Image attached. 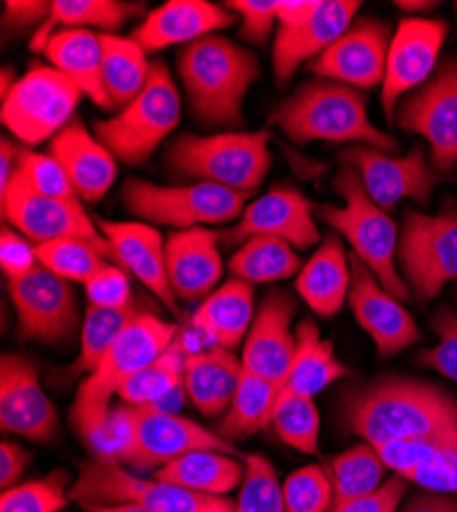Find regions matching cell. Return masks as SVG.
Here are the masks:
<instances>
[{
    "label": "cell",
    "mask_w": 457,
    "mask_h": 512,
    "mask_svg": "<svg viewBox=\"0 0 457 512\" xmlns=\"http://www.w3.org/2000/svg\"><path fill=\"white\" fill-rule=\"evenodd\" d=\"M345 422L369 445L457 437V400L431 381L386 375L345 398Z\"/></svg>",
    "instance_id": "obj_1"
},
{
    "label": "cell",
    "mask_w": 457,
    "mask_h": 512,
    "mask_svg": "<svg viewBox=\"0 0 457 512\" xmlns=\"http://www.w3.org/2000/svg\"><path fill=\"white\" fill-rule=\"evenodd\" d=\"M179 76L191 113L210 127H240L244 97L261 66L248 50L222 35H207L179 54Z\"/></svg>",
    "instance_id": "obj_2"
},
{
    "label": "cell",
    "mask_w": 457,
    "mask_h": 512,
    "mask_svg": "<svg viewBox=\"0 0 457 512\" xmlns=\"http://www.w3.org/2000/svg\"><path fill=\"white\" fill-rule=\"evenodd\" d=\"M177 340V326L150 314H138L117 336L97 369L85 377L72 404L76 435L97 447L109 420V404L121 388Z\"/></svg>",
    "instance_id": "obj_3"
},
{
    "label": "cell",
    "mask_w": 457,
    "mask_h": 512,
    "mask_svg": "<svg viewBox=\"0 0 457 512\" xmlns=\"http://www.w3.org/2000/svg\"><path fill=\"white\" fill-rule=\"evenodd\" d=\"M294 142H363L382 152L396 150L392 136L369 121L365 97L355 87L318 80L289 97L271 117Z\"/></svg>",
    "instance_id": "obj_4"
},
{
    "label": "cell",
    "mask_w": 457,
    "mask_h": 512,
    "mask_svg": "<svg viewBox=\"0 0 457 512\" xmlns=\"http://www.w3.org/2000/svg\"><path fill=\"white\" fill-rule=\"evenodd\" d=\"M109 429H113L111 455L136 474L156 472L193 451H222L238 455L234 445L222 439L216 431L177 416L162 406H123L109 414Z\"/></svg>",
    "instance_id": "obj_5"
},
{
    "label": "cell",
    "mask_w": 457,
    "mask_h": 512,
    "mask_svg": "<svg viewBox=\"0 0 457 512\" xmlns=\"http://www.w3.org/2000/svg\"><path fill=\"white\" fill-rule=\"evenodd\" d=\"M335 191L345 205H320L318 218L335 228L353 248L357 259L371 269L386 291L396 300H410V287L396 267L398 228L388 213L367 195L353 166H343L335 177Z\"/></svg>",
    "instance_id": "obj_6"
},
{
    "label": "cell",
    "mask_w": 457,
    "mask_h": 512,
    "mask_svg": "<svg viewBox=\"0 0 457 512\" xmlns=\"http://www.w3.org/2000/svg\"><path fill=\"white\" fill-rule=\"evenodd\" d=\"M70 500L80 506L136 504L150 512H236V502L226 496L199 494L158 478L148 480L101 453L80 463L78 478L70 484Z\"/></svg>",
    "instance_id": "obj_7"
},
{
    "label": "cell",
    "mask_w": 457,
    "mask_h": 512,
    "mask_svg": "<svg viewBox=\"0 0 457 512\" xmlns=\"http://www.w3.org/2000/svg\"><path fill=\"white\" fill-rule=\"evenodd\" d=\"M269 132H224L214 136L185 134L169 148L175 173L214 183L238 193H253L271 168Z\"/></svg>",
    "instance_id": "obj_8"
},
{
    "label": "cell",
    "mask_w": 457,
    "mask_h": 512,
    "mask_svg": "<svg viewBox=\"0 0 457 512\" xmlns=\"http://www.w3.org/2000/svg\"><path fill=\"white\" fill-rule=\"evenodd\" d=\"M179 121L181 93L177 84L164 62H152L148 84L138 99L115 117L97 121L93 130L115 160L138 166L154 154Z\"/></svg>",
    "instance_id": "obj_9"
},
{
    "label": "cell",
    "mask_w": 457,
    "mask_h": 512,
    "mask_svg": "<svg viewBox=\"0 0 457 512\" xmlns=\"http://www.w3.org/2000/svg\"><path fill=\"white\" fill-rule=\"evenodd\" d=\"M251 193H238L214 183L189 187H162L130 179L123 187V203L132 216L146 224L191 230L238 220Z\"/></svg>",
    "instance_id": "obj_10"
},
{
    "label": "cell",
    "mask_w": 457,
    "mask_h": 512,
    "mask_svg": "<svg viewBox=\"0 0 457 512\" xmlns=\"http://www.w3.org/2000/svg\"><path fill=\"white\" fill-rule=\"evenodd\" d=\"M361 3L353 0H279L273 70L285 84L310 58H318L351 27Z\"/></svg>",
    "instance_id": "obj_11"
},
{
    "label": "cell",
    "mask_w": 457,
    "mask_h": 512,
    "mask_svg": "<svg viewBox=\"0 0 457 512\" xmlns=\"http://www.w3.org/2000/svg\"><path fill=\"white\" fill-rule=\"evenodd\" d=\"M82 91L54 66H33L3 99V123L23 144L56 138L70 123Z\"/></svg>",
    "instance_id": "obj_12"
},
{
    "label": "cell",
    "mask_w": 457,
    "mask_h": 512,
    "mask_svg": "<svg viewBox=\"0 0 457 512\" xmlns=\"http://www.w3.org/2000/svg\"><path fill=\"white\" fill-rule=\"evenodd\" d=\"M396 259L414 297L431 302L457 279V211L443 216L404 211Z\"/></svg>",
    "instance_id": "obj_13"
},
{
    "label": "cell",
    "mask_w": 457,
    "mask_h": 512,
    "mask_svg": "<svg viewBox=\"0 0 457 512\" xmlns=\"http://www.w3.org/2000/svg\"><path fill=\"white\" fill-rule=\"evenodd\" d=\"M0 201H3V218L35 246L60 238H80L99 246L107 259L117 265L113 246L87 216L78 199L41 195L17 173L9 189L0 195Z\"/></svg>",
    "instance_id": "obj_14"
},
{
    "label": "cell",
    "mask_w": 457,
    "mask_h": 512,
    "mask_svg": "<svg viewBox=\"0 0 457 512\" xmlns=\"http://www.w3.org/2000/svg\"><path fill=\"white\" fill-rule=\"evenodd\" d=\"M19 334L39 343H62L78 326V306L72 285L37 265L31 273L9 281Z\"/></svg>",
    "instance_id": "obj_15"
},
{
    "label": "cell",
    "mask_w": 457,
    "mask_h": 512,
    "mask_svg": "<svg viewBox=\"0 0 457 512\" xmlns=\"http://www.w3.org/2000/svg\"><path fill=\"white\" fill-rule=\"evenodd\" d=\"M398 125L406 132L423 136L431 146V160L441 173L457 166V60L412 93L398 109Z\"/></svg>",
    "instance_id": "obj_16"
},
{
    "label": "cell",
    "mask_w": 457,
    "mask_h": 512,
    "mask_svg": "<svg viewBox=\"0 0 457 512\" xmlns=\"http://www.w3.org/2000/svg\"><path fill=\"white\" fill-rule=\"evenodd\" d=\"M339 160L357 170L367 195L384 211L394 209L402 199L429 203L439 181L419 146L406 156H388L371 146H351L343 150Z\"/></svg>",
    "instance_id": "obj_17"
},
{
    "label": "cell",
    "mask_w": 457,
    "mask_h": 512,
    "mask_svg": "<svg viewBox=\"0 0 457 512\" xmlns=\"http://www.w3.org/2000/svg\"><path fill=\"white\" fill-rule=\"evenodd\" d=\"M351 289L347 304L353 310L359 326L369 334L380 357H392L421 340V328L400 300L384 289L378 277L371 273L351 252Z\"/></svg>",
    "instance_id": "obj_18"
},
{
    "label": "cell",
    "mask_w": 457,
    "mask_h": 512,
    "mask_svg": "<svg viewBox=\"0 0 457 512\" xmlns=\"http://www.w3.org/2000/svg\"><path fill=\"white\" fill-rule=\"evenodd\" d=\"M58 410L39 383L37 365L5 353L0 361V426L5 433L46 443L58 433Z\"/></svg>",
    "instance_id": "obj_19"
},
{
    "label": "cell",
    "mask_w": 457,
    "mask_h": 512,
    "mask_svg": "<svg viewBox=\"0 0 457 512\" xmlns=\"http://www.w3.org/2000/svg\"><path fill=\"white\" fill-rule=\"evenodd\" d=\"M390 29L380 19H359L322 52L312 64V72L347 87L371 89L384 84L390 52Z\"/></svg>",
    "instance_id": "obj_20"
},
{
    "label": "cell",
    "mask_w": 457,
    "mask_h": 512,
    "mask_svg": "<svg viewBox=\"0 0 457 512\" xmlns=\"http://www.w3.org/2000/svg\"><path fill=\"white\" fill-rule=\"evenodd\" d=\"M445 37L447 25L443 21H400L392 37L382 84V105L388 119H392L398 101L429 78L437 64Z\"/></svg>",
    "instance_id": "obj_21"
},
{
    "label": "cell",
    "mask_w": 457,
    "mask_h": 512,
    "mask_svg": "<svg viewBox=\"0 0 457 512\" xmlns=\"http://www.w3.org/2000/svg\"><path fill=\"white\" fill-rule=\"evenodd\" d=\"M255 236H273L306 250L320 242L312 203L294 189H273L246 205L238 224L220 234L226 244H242Z\"/></svg>",
    "instance_id": "obj_22"
},
{
    "label": "cell",
    "mask_w": 457,
    "mask_h": 512,
    "mask_svg": "<svg viewBox=\"0 0 457 512\" xmlns=\"http://www.w3.org/2000/svg\"><path fill=\"white\" fill-rule=\"evenodd\" d=\"M294 314L296 302L287 293L277 291L265 297L242 343L240 361L246 371L283 386L298 353Z\"/></svg>",
    "instance_id": "obj_23"
},
{
    "label": "cell",
    "mask_w": 457,
    "mask_h": 512,
    "mask_svg": "<svg viewBox=\"0 0 457 512\" xmlns=\"http://www.w3.org/2000/svg\"><path fill=\"white\" fill-rule=\"evenodd\" d=\"M103 236L115 250L117 265L132 273L146 289H150L162 306L179 314L177 297L166 273V242L160 232L146 222H97Z\"/></svg>",
    "instance_id": "obj_24"
},
{
    "label": "cell",
    "mask_w": 457,
    "mask_h": 512,
    "mask_svg": "<svg viewBox=\"0 0 457 512\" xmlns=\"http://www.w3.org/2000/svg\"><path fill=\"white\" fill-rule=\"evenodd\" d=\"M166 273L181 302H197L216 291L224 273L220 234L205 228L171 234L166 240Z\"/></svg>",
    "instance_id": "obj_25"
},
{
    "label": "cell",
    "mask_w": 457,
    "mask_h": 512,
    "mask_svg": "<svg viewBox=\"0 0 457 512\" xmlns=\"http://www.w3.org/2000/svg\"><path fill=\"white\" fill-rule=\"evenodd\" d=\"M234 23L236 15L224 5L220 7L207 0H171L152 11L132 37L146 54H152L177 44L189 46Z\"/></svg>",
    "instance_id": "obj_26"
},
{
    "label": "cell",
    "mask_w": 457,
    "mask_h": 512,
    "mask_svg": "<svg viewBox=\"0 0 457 512\" xmlns=\"http://www.w3.org/2000/svg\"><path fill=\"white\" fill-rule=\"evenodd\" d=\"M50 154L64 166L82 201H101L115 183V156L78 119H72L52 140Z\"/></svg>",
    "instance_id": "obj_27"
},
{
    "label": "cell",
    "mask_w": 457,
    "mask_h": 512,
    "mask_svg": "<svg viewBox=\"0 0 457 512\" xmlns=\"http://www.w3.org/2000/svg\"><path fill=\"white\" fill-rule=\"evenodd\" d=\"M302 300L322 318L341 312L349 300L351 263L337 234H328L296 279Z\"/></svg>",
    "instance_id": "obj_28"
},
{
    "label": "cell",
    "mask_w": 457,
    "mask_h": 512,
    "mask_svg": "<svg viewBox=\"0 0 457 512\" xmlns=\"http://www.w3.org/2000/svg\"><path fill=\"white\" fill-rule=\"evenodd\" d=\"M242 361L228 349L212 347L187 353L185 392L193 406L205 416L228 412L242 379Z\"/></svg>",
    "instance_id": "obj_29"
},
{
    "label": "cell",
    "mask_w": 457,
    "mask_h": 512,
    "mask_svg": "<svg viewBox=\"0 0 457 512\" xmlns=\"http://www.w3.org/2000/svg\"><path fill=\"white\" fill-rule=\"evenodd\" d=\"M255 320V287L232 277L205 297L193 314V326L212 340L214 347L234 351Z\"/></svg>",
    "instance_id": "obj_30"
},
{
    "label": "cell",
    "mask_w": 457,
    "mask_h": 512,
    "mask_svg": "<svg viewBox=\"0 0 457 512\" xmlns=\"http://www.w3.org/2000/svg\"><path fill=\"white\" fill-rule=\"evenodd\" d=\"M46 56L64 72L76 87L97 107L111 111L103 84V46L101 35L89 29H64L52 35Z\"/></svg>",
    "instance_id": "obj_31"
},
{
    "label": "cell",
    "mask_w": 457,
    "mask_h": 512,
    "mask_svg": "<svg viewBox=\"0 0 457 512\" xmlns=\"http://www.w3.org/2000/svg\"><path fill=\"white\" fill-rule=\"evenodd\" d=\"M298 353L289 369L281 394L314 398L330 383L347 377L351 371L335 357V347L330 340L320 336L318 326L312 320H302L296 328Z\"/></svg>",
    "instance_id": "obj_32"
},
{
    "label": "cell",
    "mask_w": 457,
    "mask_h": 512,
    "mask_svg": "<svg viewBox=\"0 0 457 512\" xmlns=\"http://www.w3.org/2000/svg\"><path fill=\"white\" fill-rule=\"evenodd\" d=\"M154 478L199 494L226 496L234 488H240L244 461L238 455L222 451H193L156 469Z\"/></svg>",
    "instance_id": "obj_33"
},
{
    "label": "cell",
    "mask_w": 457,
    "mask_h": 512,
    "mask_svg": "<svg viewBox=\"0 0 457 512\" xmlns=\"http://www.w3.org/2000/svg\"><path fill=\"white\" fill-rule=\"evenodd\" d=\"M103 84L111 109L123 111L144 91L152 64L134 37L101 33Z\"/></svg>",
    "instance_id": "obj_34"
},
{
    "label": "cell",
    "mask_w": 457,
    "mask_h": 512,
    "mask_svg": "<svg viewBox=\"0 0 457 512\" xmlns=\"http://www.w3.org/2000/svg\"><path fill=\"white\" fill-rule=\"evenodd\" d=\"M138 11V5L119 3V0H56V3H52L48 21L35 31L31 50L46 52L52 35L64 29L97 27L117 31Z\"/></svg>",
    "instance_id": "obj_35"
},
{
    "label": "cell",
    "mask_w": 457,
    "mask_h": 512,
    "mask_svg": "<svg viewBox=\"0 0 457 512\" xmlns=\"http://www.w3.org/2000/svg\"><path fill=\"white\" fill-rule=\"evenodd\" d=\"M281 383L255 375L251 371L242 373L238 392L218 424V435L234 445V441L251 437L271 424L275 404L281 396Z\"/></svg>",
    "instance_id": "obj_36"
},
{
    "label": "cell",
    "mask_w": 457,
    "mask_h": 512,
    "mask_svg": "<svg viewBox=\"0 0 457 512\" xmlns=\"http://www.w3.org/2000/svg\"><path fill=\"white\" fill-rule=\"evenodd\" d=\"M230 275L251 285L275 283L302 271L294 246L273 236H255L240 244L228 263Z\"/></svg>",
    "instance_id": "obj_37"
},
{
    "label": "cell",
    "mask_w": 457,
    "mask_h": 512,
    "mask_svg": "<svg viewBox=\"0 0 457 512\" xmlns=\"http://www.w3.org/2000/svg\"><path fill=\"white\" fill-rule=\"evenodd\" d=\"M185 359L187 355L183 353V347L175 340L169 349L140 369L121 388L119 398L128 406H160L162 400L179 388H185Z\"/></svg>",
    "instance_id": "obj_38"
},
{
    "label": "cell",
    "mask_w": 457,
    "mask_h": 512,
    "mask_svg": "<svg viewBox=\"0 0 457 512\" xmlns=\"http://www.w3.org/2000/svg\"><path fill=\"white\" fill-rule=\"evenodd\" d=\"M386 469L378 449L369 443L353 445L345 453L332 457L328 474L332 490H335V504L378 490L386 482Z\"/></svg>",
    "instance_id": "obj_39"
},
{
    "label": "cell",
    "mask_w": 457,
    "mask_h": 512,
    "mask_svg": "<svg viewBox=\"0 0 457 512\" xmlns=\"http://www.w3.org/2000/svg\"><path fill=\"white\" fill-rule=\"evenodd\" d=\"M136 316L138 312L134 308L103 310L89 306L80 332V353L76 361L70 365L68 373L72 377L91 375L105 357V353L111 349L117 336L123 332V328H126Z\"/></svg>",
    "instance_id": "obj_40"
},
{
    "label": "cell",
    "mask_w": 457,
    "mask_h": 512,
    "mask_svg": "<svg viewBox=\"0 0 457 512\" xmlns=\"http://www.w3.org/2000/svg\"><path fill=\"white\" fill-rule=\"evenodd\" d=\"M37 261L68 283L85 285L109 259L93 242L80 238H60L35 246Z\"/></svg>",
    "instance_id": "obj_41"
},
{
    "label": "cell",
    "mask_w": 457,
    "mask_h": 512,
    "mask_svg": "<svg viewBox=\"0 0 457 512\" xmlns=\"http://www.w3.org/2000/svg\"><path fill=\"white\" fill-rule=\"evenodd\" d=\"M271 426L285 445L306 455L318 453L320 414L314 398L281 394L275 404Z\"/></svg>",
    "instance_id": "obj_42"
},
{
    "label": "cell",
    "mask_w": 457,
    "mask_h": 512,
    "mask_svg": "<svg viewBox=\"0 0 457 512\" xmlns=\"http://www.w3.org/2000/svg\"><path fill=\"white\" fill-rule=\"evenodd\" d=\"M244 478L238 490L236 512H287L283 482L275 465L261 453L242 455Z\"/></svg>",
    "instance_id": "obj_43"
},
{
    "label": "cell",
    "mask_w": 457,
    "mask_h": 512,
    "mask_svg": "<svg viewBox=\"0 0 457 512\" xmlns=\"http://www.w3.org/2000/svg\"><path fill=\"white\" fill-rule=\"evenodd\" d=\"M70 500L68 476L54 472L44 480L17 484L0 496V512H60Z\"/></svg>",
    "instance_id": "obj_44"
},
{
    "label": "cell",
    "mask_w": 457,
    "mask_h": 512,
    "mask_svg": "<svg viewBox=\"0 0 457 512\" xmlns=\"http://www.w3.org/2000/svg\"><path fill=\"white\" fill-rule=\"evenodd\" d=\"M287 512H328L335 506L328 467L306 465L289 474L283 482Z\"/></svg>",
    "instance_id": "obj_45"
},
{
    "label": "cell",
    "mask_w": 457,
    "mask_h": 512,
    "mask_svg": "<svg viewBox=\"0 0 457 512\" xmlns=\"http://www.w3.org/2000/svg\"><path fill=\"white\" fill-rule=\"evenodd\" d=\"M17 173L31 185V189L41 195L56 199H78L64 166L52 154H39L21 148Z\"/></svg>",
    "instance_id": "obj_46"
},
{
    "label": "cell",
    "mask_w": 457,
    "mask_h": 512,
    "mask_svg": "<svg viewBox=\"0 0 457 512\" xmlns=\"http://www.w3.org/2000/svg\"><path fill=\"white\" fill-rule=\"evenodd\" d=\"M404 478L423 490L457 496V437L441 439L431 455Z\"/></svg>",
    "instance_id": "obj_47"
},
{
    "label": "cell",
    "mask_w": 457,
    "mask_h": 512,
    "mask_svg": "<svg viewBox=\"0 0 457 512\" xmlns=\"http://www.w3.org/2000/svg\"><path fill=\"white\" fill-rule=\"evenodd\" d=\"M87 300L89 306L103 310H130L132 304V283L119 265L107 261L87 283Z\"/></svg>",
    "instance_id": "obj_48"
},
{
    "label": "cell",
    "mask_w": 457,
    "mask_h": 512,
    "mask_svg": "<svg viewBox=\"0 0 457 512\" xmlns=\"http://www.w3.org/2000/svg\"><path fill=\"white\" fill-rule=\"evenodd\" d=\"M433 330L439 336L437 345L425 349L419 361L457 386V312L449 308L439 310L433 318Z\"/></svg>",
    "instance_id": "obj_49"
},
{
    "label": "cell",
    "mask_w": 457,
    "mask_h": 512,
    "mask_svg": "<svg viewBox=\"0 0 457 512\" xmlns=\"http://www.w3.org/2000/svg\"><path fill=\"white\" fill-rule=\"evenodd\" d=\"M279 0H230L224 7L242 19V37L263 46L271 37L277 21Z\"/></svg>",
    "instance_id": "obj_50"
},
{
    "label": "cell",
    "mask_w": 457,
    "mask_h": 512,
    "mask_svg": "<svg viewBox=\"0 0 457 512\" xmlns=\"http://www.w3.org/2000/svg\"><path fill=\"white\" fill-rule=\"evenodd\" d=\"M408 486L410 482L404 476L392 474L378 490L335 504L328 512H400Z\"/></svg>",
    "instance_id": "obj_51"
},
{
    "label": "cell",
    "mask_w": 457,
    "mask_h": 512,
    "mask_svg": "<svg viewBox=\"0 0 457 512\" xmlns=\"http://www.w3.org/2000/svg\"><path fill=\"white\" fill-rule=\"evenodd\" d=\"M0 265L9 281L31 273L39 265L35 246L21 232L5 228L0 236Z\"/></svg>",
    "instance_id": "obj_52"
},
{
    "label": "cell",
    "mask_w": 457,
    "mask_h": 512,
    "mask_svg": "<svg viewBox=\"0 0 457 512\" xmlns=\"http://www.w3.org/2000/svg\"><path fill=\"white\" fill-rule=\"evenodd\" d=\"M52 3H44V0H9L5 3V21L13 27H29L39 23L44 25L50 17Z\"/></svg>",
    "instance_id": "obj_53"
},
{
    "label": "cell",
    "mask_w": 457,
    "mask_h": 512,
    "mask_svg": "<svg viewBox=\"0 0 457 512\" xmlns=\"http://www.w3.org/2000/svg\"><path fill=\"white\" fill-rule=\"evenodd\" d=\"M29 461L31 453H27L17 443L5 441L0 445V488H3V492L17 486Z\"/></svg>",
    "instance_id": "obj_54"
},
{
    "label": "cell",
    "mask_w": 457,
    "mask_h": 512,
    "mask_svg": "<svg viewBox=\"0 0 457 512\" xmlns=\"http://www.w3.org/2000/svg\"><path fill=\"white\" fill-rule=\"evenodd\" d=\"M400 512H457V496L423 490L412 494Z\"/></svg>",
    "instance_id": "obj_55"
},
{
    "label": "cell",
    "mask_w": 457,
    "mask_h": 512,
    "mask_svg": "<svg viewBox=\"0 0 457 512\" xmlns=\"http://www.w3.org/2000/svg\"><path fill=\"white\" fill-rule=\"evenodd\" d=\"M19 152L21 148L13 140L3 138V142H0V195L9 189L13 177L17 175Z\"/></svg>",
    "instance_id": "obj_56"
},
{
    "label": "cell",
    "mask_w": 457,
    "mask_h": 512,
    "mask_svg": "<svg viewBox=\"0 0 457 512\" xmlns=\"http://www.w3.org/2000/svg\"><path fill=\"white\" fill-rule=\"evenodd\" d=\"M82 508H85V512H150L136 504H93Z\"/></svg>",
    "instance_id": "obj_57"
},
{
    "label": "cell",
    "mask_w": 457,
    "mask_h": 512,
    "mask_svg": "<svg viewBox=\"0 0 457 512\" xmlns=\"http://www.w3.org/2000/svg\"><path fill=\"white\" fill-rule=\"evenodd\" d=\"M15 84H17L15 72H11V70H3V78H0V95H3V99H7V97H9V93L13 91Z\"/></svg>",
    "instance_id": "obj_58"
},
{
    "label": "cell",
    "mask_w": 457,
    "mask_h": 512,
    "mask_svg": "<svg viewBox=\"0 0 457 512\" xmlns=\"http://www.w3.org/2000/svg\"><path fill=\"white\" fill-rule=\"evenodd\" d=\"M396 7H400L404 11H423V9L433 7V3H412V0H398Z\"/></svg>",
    "instance_id": "obj_59"
},
{
    "label": "cell",
    "mask_w": 457,
    "mask_h": 512,
    "mask_svg": "<svg viewBox=\"0 0 457 512\" xmlns=\"http://www.w3.org/2000/svg\"><path fill=\"white\" fill-rule=\"evenodd\" d=\"M455 13H457V5H455Z\"/></svg>",
    "instance_id": "obj_60"
}]
</instances>
